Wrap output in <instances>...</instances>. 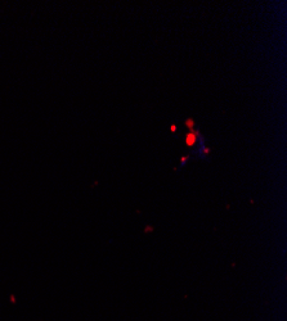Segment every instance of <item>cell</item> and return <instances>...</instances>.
<instances>
[{
    "label": "cell",
    "mask_w": 287,
    "mask_h": 321,
    "mask_svg": "<svg viewBox=\"0 0 287 321\" xmlns=\"http://www.w3.org/2000/svg\"><path fill=\"white\" fill-rule=\"evenodd\" d=\"M188 159H189V156H183L180 158V166L183 167V166H186V163L188 162Z\"/></svg>",
    "instance_id": "cell-4"
},
{
    "label": "cell",
    "mask_w": 287,
    "mask_h": 321,
    "mask_svg": "<svg viewBox=\"0 0 287 321\" xmlns=\"http://www.w3.org/2000/svg\"><path fill=\"white\" fill-rule=\"evenodd\" d=\"M198 135H200V131H198V130H196L194 132H188V134L186 135V139H184L186 144H187L188 146L193 148L194 145H196V143H197V136H198Z\"/></svg>",
    "instance_id": "cell-1"
},
{
    "label": "cell",
    "mask_w": 287,
    "mask_h": 321,
    "mask_svg": "<svg viewBox=\"0 0 287 321\" xmlns=\"http://www.w3.org/2000/svg\"><path fill=\"white\" fill-rule=\"evenodd\" d=\"M184 123H186V126L189 128V130H191V132L196 131V128H194V127H196V125H194V121H193L192 118H187Z\"/></svg>",
    "instance_id": "cell-3"
},
{
    "label": "cell",
    "mask_w": 287,
    "mask_h": 321,
    "mask_svg": "<svg viewBox=\"0 0 287 321\" xmlns=\"http://www.w3.org/2000/svg\"><path fill=\"white\" fill-rule=\"evenodd\" d=\"M170 130H171V132H175V131H176V126H175V125H171V126H170Z\"/></svg>",
    "instance_id": "cell-5"
},
{
    "label": "cell",
    "mask_w": 287,
    "mask_h": 321,
    "mask_svg": "<svg viewBox=\"0 0 287 321\" xmlns=\"http://www.w3.org/2000/svg\"><path fill=\"white\" fill-rule=\"evenodd\" d=\"M198 153H200V156L202 157V158H206V157L210 154V148H209V146H206V145H202V146L200 148Z\"/></svg>",
    "instance_id": "cell-2"
}]
</instances>
